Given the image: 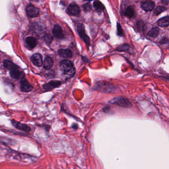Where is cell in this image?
<instances>
[{"label": "cell", "mask_w": 169, "mask_h": 169, "mask_svg": "<svg viewBox=\"0 0 169 169\" xmlns=\"http://www.w3.org/2000/svg\"><path fill=\"white\" fill-rule=\"evenodd\" d=\"M60 67L63 73L67 76L72 77L76 73L74 65L70 60H62L60 63Z\"/></svg>", "instance_id": "cell-1"}, {"label": "cell", "mask_w": 169, "mask_h": 169, "mask_svg": "<svg viewBox=\"0 0 169 169\" xmlns=\"http://www.w3.org/2000/svg\"><path fill=\"white\" fill-rule=\"evenodd\" d=\"M109 102L111 104H116L124 108H129L132 106L129 100L124 97H117L111 100Z\"/></svg>", "instance_id": "cell-2"}, {"label": "cell", "mask_w": 169, "mask_h": 169, "mask_svg": "<svg viewBox=\"0 0 169 169\" xmlns=\"http://www.w3.org/2000/svg\"><path fill=\"white\" fill-rule=\"evenodd\" d=\"M77 30H78V33L79 34L80 36L82 39V40L86 44L87 46L89 47L90 44V40L89 37L86 34L84 25L81 23L78 24L77 26Z\"/></svg>", "instance_id": "cell-3"}, {"label": "cell", "mask_w": 169, "mask_h": 169, "mask_svg": "<svg viewBox=\"0 0 169 169\" xmlns=\"http://www.w3.org/2000/svg\"><path fill=\"white\" fill-rule=\"evenodd\" d=\"M80 12L81 10L80 7L74 3H70L66 10L67 13L71 16H79Z\"/></svg>", "instance_id": "cell-4"}, {"label": "cell", "mask_w": 169, "mask_h": 169, "mask_svg": "<svg viewBox=\"0 0 169 169\" xmlns=\"http://www.w3.org/2000/svg\"><path fill=\"white\" fill-rule=\"evenodd\" d=\"M25 10H26L27 15L29 17H31V18L37 17L39 14V12H40L39 9L36 7H34L31 3H30L26 7Z\"/></svg>", "instance_id": "cell-5"}, {"label": "cell", "mask_w": 169, "mask_h": 169, "mask_svg": "<svg viewBox=\"0 0 169 169\" xmlns=\"http://www.w3.org/2000/svg\"><path fill=\"white\" fill-rule=\"evenodd\" d=\"M11 123L14 128L20 130L21 131L29 133L31 131V128L29 126H28L27 124L20 123L19 122H17L14 120H12L11 121Z\"/></svg>", "instance_id": "cell-6"}, {"label": "cell", "mask_w": 169, "mask_h": 169, "mask_svg": "<svg viewBox=\"0 0 169 169\" xmlns=\"http://www.w3.org/2000/svg\"><path fill=\"white\" fill-rule=\"evenodd\" d=\"M62 84V82L59 80H52L43 85V89L46 91H50L54 88L58 87Z\"/></svg>", "instance_id": "cell-7"}, {"label": "cell", "mask_w": 169, "mask_h": 169, "mask_svg": "<svg viewBox=\"0 0 169 169\" xmlns=\"http://www.w3.org/2000/svg\"><path fill=\"white\" fill-rule=\"evenodd\" d=\"M10 74L12 78L16 80H22L25 78V74L23 71H21L19 69H14L10 71Z\"/></svg>", "instance_id": "cell-8"}, {"label": "cell", "mask_w": 169, "mask_h": 169, "mask_svg": "<svg viewBox=\"0 0 169 169\" xmlns=\"http://www.w3.org/2000/svg\"><path fill=\"white\" fill-rule=\"evenodd\" d=\"M52 32L54 36L58 39H62L64 37V34L62 28L58 24H56L54 27Z\"/></svg>", "instance_id": "cell-9"}, {"label": "cell", "mask_w": 169, "mask_h": 169, "mask_svg": "<svg viewBox=\"0 0 169 169\" xmlns=\"http://www.w3.org/2000/svg\"><path fill=\"white\" fill-rule=\"evenodd\" d=\"M31 62L33 65L38 67H40L43 64L42 57L40 54L36 53L33 54L31 57Z\"/></svg>", "instance_id": "cell-10"}, {"label": "cell", "mask_w": 169, "mask_h": 169, "mask_svg": "<svg viewBox=\"0 0 169 169\" xmlns=\"http://www.w3.org/2000/svg\"><path fill=\"white\" fill-rule=\"evenodd\" d=\"M33 86H32L29 82L25 78L21 80V91L28 92L31 91L33 89Z\"/></svg>", "instance_id": "cell-11"}, {"label": "cell", "mask_w": 169, "mask_h": 169, "mask_svg": "<svg viewBox=\"0 0 169 169\" xmlns=\"http://www.w3.org/2000/svg\"><path fill=\"white\" fill-rule=\"evenodd\" d=\"M155 3L152 1H146L142 2L141 5V7L143 10L145 12L151 11L154 8Z\"/></svg>", "instance_id": "cell-12"}, {"label": "cell", "mask_w": 169, "mask_h": 169, "mask_svg": "<svg viewBox=\"0 0 169 169\" xmlns=\"http://www.w3.org/2000/svg\"><path fill=\"white\" fill-rule=\"evenodd\" d=\"M3 66L5 67L6 69L10 71H13L14 69H19V67L17 66L16 65L14 64V63L8 60H3Z\"/></svg>", "instance_id": "cell-13"}, {"label": "cell", "mask_w": 169, "mask_h": 169, "mask_svg": "<svg viewBox=\"0 0 169 169\" xmlns=\"http://www.w3.org/2000/svg\"><path fill=\"white\" fill-rule=\"evenodd\" d=\"M58 53L60 57L65 59L71 58L73 56V53L69 49H60L58 51Z\"/></svg>", "instance_id": "cell-14"}, {"label": "cell", "mask_w": 169, "mask_h": 169, "mask_svg": "<svg viewBox=\"0 0 169 169\" xmlns=\"http://www.w3.org/2000/svg\"><path fill=\"white\" fill-rule=\"evenodd\" d=\"M26 45L30 49H33L37 44V41L36 38L33 36H28L25 39Z\"/></svg>", "instance_id": "cell-15"}, {"label": "cell", "mask_w": 169, "mask_h": 169, "mask_svg": "<svg viewBox=\"0 0 169 169\" xmlns=\"http://www.w3.org/2000/svg\"><path fill=\"white\" fill-rule=\"evenodd\" d=\"M54 61L52 58L47 56L45 58L43 63V67L46 69H49L53 65Z\"/></svg>", "instance_id": "cell-16"}, {"label": "cell", "mask_w": 169, "mask_h": 169, "mask_svg": "<svg viewBox=\"0 0 169 169\" xmlns=\"http://www.w3.org/2000/svg\"><path fill=\"white\" fill-rule=\"evenodd\" d=\"M124 15L126 17L131 19L134 17L135 16V10L134 7L133 5H129L126 8V10L124 11Z\"/></svg>", "instance_id": "cell-17"}, {"label": "cell", "mask_w": 169, "mask_h": 169, "mask_svg": "<svg viewBox=\"0 0 169 169\" xmlns=\"http://www.w3.org/2000/svg\"><path fill=\"white\" fill-rule=\"evenodd\" d=\"M157 24L161 27H167L169 25V16L162 17L157 21Z\"/></svg>", "instance_id": "cell-18"}, {"label": "cell", "mask_w": 169, "mask_h": 169, "mask_svg": "<svg viewBox=\"0 0 169 169\" xmlns=\"http://www.w3.org/2000/svg\"><path fill=\"white\" fill-rule=\"evenodd\" d=\"M93 7L97 12L101 13L105 9V7L101 2L99 1H95L93 3Z\"/></svg>", "instance_id": "cell-19"}, {"label": "cell", "mask_w": 169, "mask_h": 169, "mask_svg": "<svg viewBox=\"0 0 169 169\" xmlns=\"http://www.w3.org/2000/svg\"><path fill=\"white\" fill-rule=\"evenodd\" d=\"M159 31L160 30L157 27L152 28L148 32V36L151 38H156L159 34Z\"/></svg>", "instance_id": "cell-20"}, {"label": "cell", "mask_w": 169, "mask_h": 169, "mask_svg": "<svg viewBox=\"0 0 169 169\" xmlns=\"http://www.w3.org/2000/svg\"><path fill=\"white\" fill-rule=\"evenodd\" d=\"M130 47L129 45L128 44H121L119 46L117 47V50L119 52H125V51H127V52H129V50H130Z\"/></svg>", "instance_id": "cell-21"}, {"label": "cell", "mask_w": 169, "mask_h": 169, "mask_svg": "<svg viewBox=\"0 0 169 169\" xmlns=\"http://www.w3.org/2000/svg\"><path fill=\"white\" fill-rule=\"evenodd\" d=\"M167 8L164 6H158L156 7L153 12V16H158L161 13L167 10Z\"/></svg>", "instance_id": "cell-22"}, {"label": "cell", "mask_w": 169, "mask_h": 169, "mask_svg": "<svg viewBox=\"0 0 169 169\" xmlns=\"http://www.w3.org/2000/svg\"><path fill=\"white\" fill-rule=\"evenodd\" d=\"M117 35L119 36L123 37L124 36V32L123 28L119 23H117Z\"/></svg>", "instance_id": "cell-23"}, {"label": "cell", "mask_w": 169, "mask_h": 169, "mask_svg": "<svg viewBox=\"0 0 169 169\" xmlns=\"http://www.w3.org/2000/svg\"><path fill=\"white\" fill-rule=\"evenodd\" d=\"M44 40L47 44H50L53 41V37L50 34H47L44 36Z\"/></svg>", "instance_id": "cell-24"}, {"label": "cell", "mask_w": 169, "mask_h": 169, "mask_svg": "<svg viewBox=\"0 0 169 169\" xmlns=\"http://www.w3.org/2000/svg\"><path fill=\"white\" fill-rule=\"evenodd\" d=\"M82 8L85 12H89L91 10V6L89 2L85 3L82 5Z\"/></svg>", "instance_id": "cell-25"}, {"label": "cell", "mask_w": 169, "mask_h": 169, "mask_svg": "<svg viewBox=\"0 0 169 169\" xmlns=\"http://www.w3.org/2000/svg\"><path fill=\"white\" fill-rule=\"evenodd\" d=\"M136 25L137 26V29L140 31H142L144 29V24L142 21H138L136 23Z\"/></svg>", "instance_id": "cell-26"}, {"label": "cell", "mask_w": 169, "mask_h": 169, "mask_svg": "<svg viewBox=\"0 0 169 169\" xmlns=\"http://www.w3.org/2000/svg\"><path fill=\"white\" fill-rule=\"evenodd\" d=\"M169 43V40L167 38H163L162 39H161L160 41V44L161 45H163V44H168Z\"/></svg>", "instance_id": "cell-27"}, {"label": "cell", "mask_w": 169, "mask_h": 169, "mask_svg": "<svg viewBox=\"0 0 169 169\" xmlns=\"http://www.w3.org/2000/svg\"><path fill=\"white\" fill-rule=\"evenodd\" d=\"M161 3L163 4V5H168L169 3V1L168 0H163L161 1Z\"/></svg>", "instance_id": "cell-28"}, {"label": "cell", "mask_w": 169, "mask_h": 169, "mask_svg": "<svg viewBox=\"0 0 169 169\" xmlns=\"http://www.w3.org/2000/svg\"><path fill=\"white\" fill-rule=\"evenodd\" d=\"M104 112H108L109 111H110V108H107V107H106V108H104Z\"/></svg>", "instance_id": "cell-29"}]
</instances>
